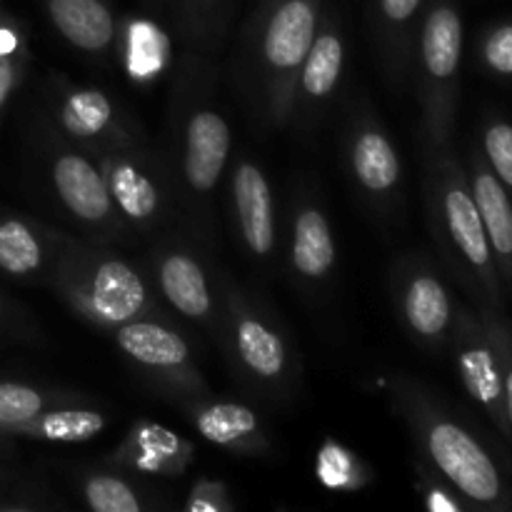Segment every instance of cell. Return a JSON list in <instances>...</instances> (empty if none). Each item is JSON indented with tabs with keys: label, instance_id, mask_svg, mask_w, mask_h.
I'll return each instance as SVG.
<instances>
[{
	"label": "cell",
	"instance_id": "1",
	"mask_svg": "<svg viewBox=\"0 0 512 512\" xmlns=\"http://www.w3.org/2000/svg\"><path fill=\"white\" fill-rule=\"evenodd\" d=\"M233 155V130L215 100L213 60H178L165 130V170L180 220L195 240L213 243V200Z\"/></svg>",
	"mask_w": 512,
	"mask_h": 512
},
{
	"label": "cell",
	"instance_id": "2",
	"mask_svg": "<svg viewBox=\"0 0 512 512\" xmlns=\"http://www.w3.org/2000/svg\"><path fill=\"white\" fill-rule=\"evenodd\" d=\"M388 393L418 448L420 465L443 480L465 508L512 510V485L498 455L433 388L410 375H395Z\"/></svg>",
	"mask_w": 512,
	"mask_h": 512
},
{
	"label": "cell",
	"instance_id": "3",
	"mask_svg": "<svg viewBox=\"0 0 512 512\" xmlns=\"http://www.w3.org/2000/svg\"><path fill=\"white\" fill-rule=\"evenodd\" d=\"M423 163L425 215L445 268L473 298L475 308L505 310L508 293L500 280L463 158L448 145L423 150Z\"/></svg>",
	"mask_w": 512,
	"mask_h": 512
},
{
	"label": "cell",
	"instance_id": "4",
	"mask_svg": "<svg viewBox=\"0 0 512 512\" xmlns=\"http://www.w3.org/2000/svg\"><path fill=\"white\" fill-rule=\"evenodd\" d=\"M325 0H263L243 40L240 83L253 115L288 128L300 65L318 33Z\"/></svg>",
	"mask_w": 512,
	"mask_h": 512
},
{
	"label": "cell",
	"instance_id": "5",
	"mask_svg": "<svg viewBox=\"0 0 512 512\" xmlns=\"http://www.w3.org/2000/svg\"><path fill=\"white\" fill-rule=\"evenodd\" d=\"M220 320L215 330L233 378L270 405L290 403L303 380L298 348L278 313L220 273Z\"/></svg>",
	"mask_w": 512,
	"mask_h": 512
},
{
	"label": "cell",
	"instance_id": "6",
	"mask_svg": "<svg viewBox=\"0 0 512 512\" xmlns=\"http://www.w3.org/2000/svg\"><path fill=\"white\" fill-rule=\"evenodd\" d=\"M48 288L70 313L100 333H113L130 320L160 313L158 295L145 270L123 258L113 243L88 235H68Z\"/></svg>",
	"mask_w": 512,
	"mask_h": 512
},
{
	"label": "cell",
	"instance_id": "7",
	"mask_svg": "<svg viewBox=\"0 0 512 512\" xmlns=\"http://www.w3.org/2000/svg\"><path fill=\"white\" fill-rule=\"evenodd\" d=\"M465 28L455 0H430L413 40L410 78L420 105L423 150L453 145L463 78Z\"/></svg>",
	"mask_w": 512,
	"mask_h": 512
},
{
	"label": "cell",
	"instance_id": "8",
	"mask_svg": "<svg viewBox=\"0 0 512 512\" xmlns=\"http://www.w3.org/2000/svg\"><path fill=\"white\" fill-rule=\"evenodd\" d=\"M30 140H33L45 185L55 203L65 210V215L88 238L113 245L128 238L130 230L115 210L95 155L60 138L40 115L33 118Z\"/></svg>",
	"mask_w": 512,
	"mask_h": 512
},
{
	"label": "cell",
	"instance_id": "9",
	"mask_svg": "<svg viewBox=\"0 0 512 512\" xmlns=\"http://www.w3.org/2000/svg\"><path fill=\"white\" fill-rule=\"evenodd\" d=\"M115 210L130 233L160 235L180 220L173 185L158 150L148 140L93 153Z\"/></svg>",
	"mask_w": 512,
	"mask_h": 512
},
{
	"label": "cell",
	"instance_id": "10",
	"mask_svg": "<svg viewBox=\"0 0 512 512\" xmlns=\"http://www.w3.org/2000/svg\"><path fill=\"white\" fill-rule=\"evenodd\" d=\"M343 158L360 200L385 223L400 218L405 170L393 135L365 98L350 103L343 130Z\"/></svg>",
	"mask_w": 512,
	"mask_h": 512
},
{
	"label": "cell",
	"instance_id": "11",
	"mask_svg": "<svg viewBox=\"0 0 512 512\" xmlns=\"http://www.w3.org/2000/svg\"><path fill=\"white\" fill-rule=\"evenodd\" d=\"M38 115L60 138L90 153L148 140L133 115L108 90L75 83L58 73L45 78Z\"/></svg>",
	"mask_w": 512,
	"mask_h": 512
},
{
	"label": "cell",
	"instance_id": "12",
	"mask_svg": "<svg viewBox=\"0 0 512 512\" xmlns=\"http://www.w3.org/2000/svg\"><path fill=\"white\" fill-rule=\"evenodd\" d=\"M110 335L120 358L158 395H165L173 403L210 395V385L188 338L163 313L130 320Z\"/></svg>",
	"mask_w": 512,
	"mask_h": 512
},
{
	"label": "cell",
	"instance_id": "13",
	"mask_svg": "<svg viewBox=\"0 0 512 512\" xmlns=\"http://www.w3.org/2000/svg\"><path fill=\"white\" fill-rule=\"evenodd\" d=\"M390 298L398 323L428 353L448 350L458 300L428 255L405 253L390 270Z\"/></svg>",
	"mask_w": 512,
	"mask_h": 512
},
{
	"label": "cell",
	"instance_id": "14",
	"mask_svg": "<svg viewBox=\"0 0 512 512\" xmlns=\"http://www.w3.org/2000/svg\"><path fill=\"white\" fill-rule=\"evenodd\" d=\"M145 273L158 300L215 338L223 303L220 273L208 268L200 250L173 235H165L150 248Z\"/></svg>",
	"mask_w": 512,
	"mask_h": 512
},
{
	"label": "cell",
	"instance_id": "15",
	"mask_svg": "<svg viewBox=\"0 0 512 512\" xmlns=\"http://www.w3.org/2000/svg\"><path fill=\"white\" fill-rule=\"evenodd\" d=\"M448 350L453 353L455 370L468 398L488 415L498 433L512 443L500 355L475 305L458 303Z\"/></svg>",
	"mask_w": 512,
	"mask_h": 512
},
{
	"label": "cell",
	"instance_id": "16",
	"mask_svg": "<svg viewBox=\"0 0 512 512\" xmlns=\"http://www.w3.org/2000/svg\"><path fill=\"white\" fill-rule=\"evenodd\" d=\"M345 58H348V40H345L343 20L335 10L323 8L318 33L295 80L288 128L313 130L323 120L343 85Z\"/></svg>",
	"mask_w": 512,
	"mask_h": 512
},
{
	"label": "cell",
	"instance_id": "17",
	"mask_svg": "<svg viewBox=\"0 0 512 512\" xmlns=\"http://www.w3.org/2000/svg\"><path fill=\"white\" fill-rule=\"evenodd\" d=\"M285 233V263L290 278L308 295H320L338 268V240L318 193L298 190L293 195Z\"/></svg>",
	"mask_w": 512,
	"mask_h": 512
},
{
	"label": "cell",
	"instance_id": "18",
	"mask_svg": "<svg viewBox=\"0 0 512 512\" xmlns=\"http://www.w3.org/2000/svg\"><path fill=\"white\" fill-rule=\"evenodd\" d=\"M230 208L240 245L253 263L265 265L278 248L275 193L263 165L250 155H240L230 168Z\"/></svg>",
	"mask_w": 512,
	"mask_h": 512
},
{
	"label": "cell",
	"instance_id": "19",
	"mask_svg": "<svg viewBox=\"0 0 512 512\" xmlns=\"http://www.w3.org/2000/svg\"><path fill=\"white\" fill-rule=\"evenodd\" d=\"M195 433L215 448L243 458H268L273 440L258 410L235 400H218L213 395L175 400Z\"/></svg>",
	"mask_w": 512,
	"mask_h": 512
},
{
	"label": "cell",
	"instance_id": "20",
	"mask_svg": "<svg viewBox=\"0 0 512 512\" xmlns=\"http://www.w3.org/2000/svg\"><path fill=\"white\" fill-rule=\"evenodd\" d=\"M68 235L23 213H0V273L18 283L48 285Z\"/></svg>",
	"mask_w": 512,
	"mask_h": 512
},
{
	"label": "cell",
	"instance_id": "21",
	"mask_svg": "<svg viewBox=\"0 0 512 512\" xmlns=\"http://www.w3.org/2000/svg\"><path fill=\"white\" fill-rule=\"evenodd\" d=\"M55 33L68 48L95 63H113L123 43V23L108 0H40Z\"/></svg>",
	"mask_w": 512,
	"mask_h": 512
},
{
	"label": "cell",
	"instance_id": "22",
	"mask_svg": "<svg viewBox=\"0 0 512 512\" xmlns=\"http://www.w3.org/2000/svg\"><path fill=\"white\" fill-rule=\"evenodd\" d=\"M108 463L143 478H183L195 463V445L155 420H135L108 455Z\"/></svg>",
	"mask_w": 512,
	"mask_h": 512
},
{
	"label": "cell",
	"instance_id": "23",
	"mask_svg": "<svg viewBox=\"0 0 512 512\" xmlns=\"http://www.w3.org/2000/svg\"><path fill=\"white\" fill-rule=\"evenodd\" d=\"M75 495L93 512H153L163 510L165 500L148 478L108 463L78 468L70 475Z\"/></svg>",
	"mask_w": 512,
	"mask_h": 512
},
{
	"label": "cell",
	"instance_id": "24",
	"mask_svg": "<svg viewBox=\"0 0 512 512\" xmlns=\"http://www.w3.org/2000/svg\"><path fill=\"white\" fill-rule=\"evenodd\" d=\"M463 163L480 220L485 225L490 250H493L495 265H498L500 280H503L505 293L512 295V198L503 188V183L495 178L490 165L485 163L478 143L470 145L468 158Z\"/></svg>",
	"mask_w": 512,
	"mask_h": 512
},
{
	"label": "cell",
	"instance_id": "25",
	"mask_svg": "<svg viewBox=\"0 0 512 512\" xmlns=\"http://www.w3.org/2000/svg\"><path fill=\"white\" fill-rule=\"evenodd\" d=\"M430 0H373L370 5V30L385 78L395 90L405 88L410 78L413 40L420 18Z\"/></svg>",
	"mask_w": 512,
	"mask_h": 512
},
{
	"label": "cell",
	"instance_id": "26",
	"mask_svg": "<svg viewBox=\"0 0 512 512\" xmlns=\"http://www.w3.org/2000/svg\"><path fill=\"white\" fill-rule=\"evenodd\" d=\"M110 415L93 395L70 403H60L40 413L15 433V440H33V443H88L105 433Z\"/></svg>",
	"mask_w": 512,
	"mask_h": 512
},
{
	"label": "cell",
	"instance_id": "27",
	"mask_svg": "<svg viewBox=\"0 0 512 512\" xmlns=\"http://www.w3.org/2000/svg\"><path fill=\"white\" fill-rule=\"evenodd\" d=\"M180 38V60H213L228 25L230 0H170Z\"/></svg>",
	"mask_w": 512,
	"mask_h": 512
},
{
	"label": "cell",
	"instance_id": "28",
	"mask_svg": "<svg viewBox=\"0 0 512 512\" xmlns=\"http://www.w3.org/2000/svg\"><path fill=\"white\" fill-rule=\"evenodd\" d=\"M80 398H88V393L35 380L0 378V445L15 443V433L53 405Z\"/></svg>",
	"mask_w": 512,
	"mask_h": 512
},
{
	"label": "cell",
	"instance_id": "29",
	"mask_svg": "<svg viewBox=\"0 0 512 512\" xmlns=\"http://www.w3.org/2000/svg\"><path fill=\"white\" fill-rule=\"evenodd\" d=\"M30 35L23 20L0 3V128L30 70Z\"/></svg>",
	"mask_w": 512,
	"mask_h": 512
},
{
	"label": "cell",
	"instance_id": "30",
	"mask_svg": "<svg viewBox=\"0 0 512 512\" xmlns=\"http://www.w3.org/2000/svg\"><path fill=\"white\" fill-rule=\"evenodd\" d=\"M315 473H318V480L325 488L333 490H358L373 480L363 460L338 440H325L318 453Z\"/></svg>",
	"mask_w": 512,
	"mask_h": 512
},
{
	"label": "cell",
	"instance_id": "31",
	"mask_svg": "<svg viewBox=\"0 0 512 512\" xmlns=\"http://www.w3.org/2000/svg\"><path fill=\"white\" fill-rule=\"evenodd\" d=\"M475 60L485 75L512 83V18L495 20L475 40Z\"/></svg>",
	"mask_w": 512,
	"mask_h": 512
},
{
	"label": "cell",
	"instance_id": "32",
	"mask_svg": "<svg viewBox=\"0 0 512 512\" xmlns=\"http://www.w3.org/2000/svg\"><path fill=\"white\" fill-rule=\"evenodd\" d=\"M480 153L512 198V123L498 113H488L480 125Z\"/></svg>",
	"mask_w": 512,
	"mask_h": 512
},
{
	"label": "cell",
	"instance_id": "33",
	"mask_svg": "<svg viewBox=\"0 0 512 512\" xmlns=\"http://www.w3.org/2000/svg\"><path fill=\"white\" fill-rule=\"evenodd\" d=\"M490 338L500 355V370H503V393L505 410H508V423L512 433V320L503 308H478Z\"/></svg>",
	"mask_w": 512,
	"mask_h": 512
},
{
	"label": "cell",
	"instance_id": "34",
	"mask_svg": "<svg viewBox=\"0 0 512 512\" xmlns=\"http://www.w3.org/2000/svg\"><path fill=\"white\" fill-rule=\"evenodd\" d=\"M185 512H233L235 498L223 480L198 478L190 485L183 503Z\"/></svg>",
	"mask_w": 512,
	"mask_h": 512
},
{
	"label": "cell",
	"instance_id": "35",
	"mask_svg": "<svg viewBox=\"0 0 512 512\" xmlns=\"http://www.w3.org/2000/svg\"><path fill=\"white\" fill-rule=\"evenodd\" d=\"M58 508L55 500L48 498L38 485H18L15 490L3 488L0 493V512H25V510H53Z\"/></svg>",
	"mask_w": 512,
	"mask_h": 512
},
{
	"label": "cell",
	"instance_id": "36",
	"mask_svg": "<svg viewBox=\"0 0 512 512\" xmlns=\"http://www.w3.org/2000/svg\"><path fill=\"white\" fill-rule=\"evenodd\" d=\"M418 490L423 493L425 498V505H428L430 510H450V512H458V510H468L465 508L463 500L458 498V495L453 493V490L448 488V485L443 483L440 478H435L430 470H425L423 465H420V483H418Z\"/></svg>",
	"mask_w": 512,
	"mask_h": 512
},
{
	"label": "cell",
	"instance_id": "37",
	"mask_svg": "<svg viewBox=\"0 0 512 512\" xmlns=\"http://www.w3.org/2000/svg\"><path fill=\"white\" fill-rule=\"evenodd\" d=\"M30 320L18 305L0 293V338H28Z\"/></svg>",
	"mask_w": 512,
	"mask_h": 512
},
{
	"label": "cell",
	"instance_id": "38",
	"mask_svg": "<svg viewBox=\"0 0 512 512\" xmlns=\"http://www.w3.org/2000/svg\"><path fill=\"white\" fill-rule=\"evenodd\" d=\"M155 5H170V0H155Z\"/></svg>",
	"mask_w": 512,
	"mask_h": 512
},
{
	"label": "cell",
	"instance_id": "39",
	"mask_svg": "<svg viewBox=\"0 0 512 512\" xmlns=\"http://www.w3.org/2000/svg\"><path fill=\"white\" fill-rule=\"evenodd\" d=\"M3 488H5V478H3V475H0V493H3Z\"/></svg>",
	"mask_w": 512,
	"mask_h": 512
}]
</instances>
